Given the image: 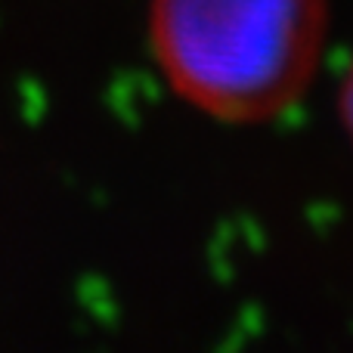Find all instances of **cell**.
Returning <instances> with one entry per match:
<instances>
[{
  "instance_id": "obj_1",
  "label": "cell",
  "mask_w": 353,
  "mask_h": 353,
  "mask_svg": "<svg viewBox=\"0 0 353 353\" xmlns=\"http://www.w3.org/2000/svg\"><path fill=\"white\" fill-rule=\"evenodd\" d=\"M329 0H146V43L165 87L220 124H267L310 90Z\"/></svg>"
},
{
  "instance_id": "obj_2",
  "label": "cell",
  "mask_w": 353,
  "mask_h": 353,
  "mask_svg": "<svg viewBox=\"0 0 353 353\" xmlns=\"http://www.w3.org/2000/svg\"><path fill=\"white\" fill-rule=\"evenodd\" d=\"M338 112H341V124L344 130H347L350 143H353V62L347 68V74H344L341 81V93H338Z\"/></svg>"
}]
</instances>
